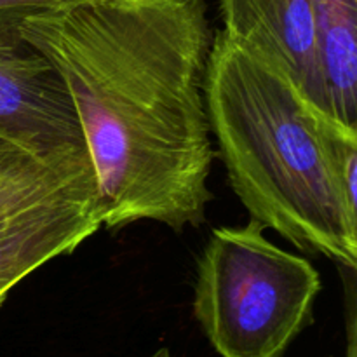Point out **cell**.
Listing matches in <instances>:
<instances>
[{
	"mask_svg": "<svg viewBox=\"0 0 357 357\" xmlns=\"http://www.w3.org/2000/svg\"><path fill=\"white\" fill-rule=\"evenodd\" d=\"M206 110L234 194L295 248L357 268V128L310 107L275 70L213 35Z\"/></svg>",
	"mask_w": 357,
	"mask_h": 357,
	"instance_id": "7a4b0ae2",
	"label": "cell"
},
{
	"mask_svg": "<svg viewBox=\"0 0 357 357\" xmlns=\"http://www.w3.org/2000/svg\"><path fill=\"white\" fill-rule=\"evenodd\" d=\"M317 40L331 115L357 128V0H317Z\"/></svg>",
	"mask_w": 357,
	"mask_h": 357,
	"instance_id": "52a82bcc",
	"label": "cell"
},
{
	"mask_svg": "<svg viewBox=\"0 0 357 357\" xmlns=\"http://www.w3.org/2000/svg\"><path fill=\"white\" fill-rule=\"evenodd\" d=\"M223 33L331 115L317 40V0H220ZM333 117V115H331Z\"/></svg>",
	"mask_w": 357,
	"mask_h": 357,
	"instance_id": "5b68a950",
	"label": "cell"
},
{
	"mask_svg": "<svg viewBox=\"0 0 357 357\" xmlns=\"http://www.w3.org/2000/svg\"><path fill=\"white\" fill-rule=\"evenodd\" d=\"M93 190H96V183H79L58 190L30 192L0 199V239L16 232L58 202Z\"/></svg>",
	"mask_w": 357,
	"mask_h": 357,
	"instance_id": "9c48e42d",
	"label": "cell"
},
{
	"mask_svg": "<svg viewBox=\"0 0 357 357\" xmlns=\"http://www.w3.org/2000/svg\"><path fill=\"white\" fill-rule=\"evenodd\" d=\"M264 232L255 220L215 229L197 261L195 319L222 357H284L314 321L319 272Z\"/></svg>",
	"mask_w": 357,
	"mask_h": 357,
	"instance_id": "3957f363",
	"label": "cell"
},
{
	"mask_svg": "<svg viewBox=\"0 0 357 357\" xmlns=\"http://www.w3.org/2000/svg\"><path fill=\"white\" fill-rule=\"evenodd\" d=\"M149 357H171V354L166 347H162V349H159V351L153 352V354H150Z\"/></svg>",
	"mask_w": 357,
	"mask_h": 357,
	"instance_id": "8fae6325",
	"label": "cell"
},
{
	"mask_svg": "<svg viewBox=\"0 0 357 357\" xmlns=\"http://www.w3.org/2000/svg\"><path fill=\"white\" fill-rule=\"evenodd\" d=\"M103 227L96 190L73 195L0 239V305L23 279L70 255Z\"/></svg>",
	"mask_w": 357,
	"mask_h": 357,
	"instance_id": "8992f818",
	"label": "cell"
},
{
	"mask_svg": "<svg viewBox=\"0 0 357 357\" xmlns=\"http://www.w3.org/2000/svg\"><path fill=\"white\" fill-rule=\"evenodd\" d=\"M16 16L0 17V138L49 166L93 171L65 82L17 33Z\"/></svg>",
	"mask_w": 357,
	"mask_h": 357,
	"instance_id": "277c9868",
	"label": "cell"
},
{
	"mask_svg": "<svg viewBox=\"0 0 357 357\" xmlns=\"http://www.w3.org/2000/svg\"><path fill=\"white\" fill-rule=\"evenodd\" d=\"M63 2H70V0H0V17L31 13V10L45 9V7L58 6Z\"/></svg>",
	"mask_w": 357,
	"mask_h": 357,
	"instance_id": "30bf717a",
	"label": "cell"
},
{
	"mask_svg": "<svg viewBox=\"0 0 357 357\" xmlns=\"http://www.w3.org/2000/svg\"><path fill=\"white\" fill-rule=\"evenodd\" d=\"M82 128L101 222H206L215 150L206 110V0H70L17 14Z\"/></svg>",
	"mask_w": 357,
	"mask_h": 357,
	"instance_id": "6da1fadb",
	"label": "cell"
},
{
	"mask_svg": "<svg viewBox=\"0 0 357 357\" xmlns=\"http://www.w3.org/2000/svg\"><path fill=\"white\" fill-rule=\"evenodd\" d=\"M79 183H94L93 171L49 166L0 138V199L30 192L58 190Z\"/></svg>",
	"mask_w": 357,
	"mask_h": 357,
	"instance_id": "ba28073f",
	"label": "cell"
}]
</instances>
